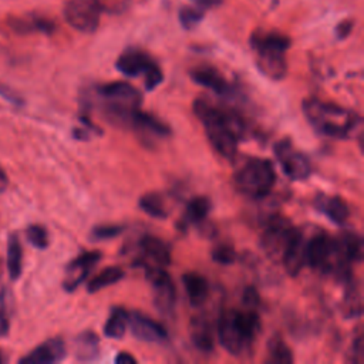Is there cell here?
<instances>
[{
  "instance_id": "cell-35",
  "label": "cell",
  "mask_w": 364,
  "mask_h": 364,
  "mask_svg": "<svg viewBox=\"0 0 364 364\" xmlns=\"http://www.w3.org/2000/svg\"><path fill=\"white\" fill-rule=\"evenodd\" d=\"M212 259L219 264H232L236 260V252L232 245L219 243L212 250Z\"/></svg>"
},
{
  "instance_id": "cell-20",
  "label": "cell",
  "mask_w": 364,
  "mask_h": 364,
  "mask_svg": "<svg viewBox=\"0 0 364 364\" xmlns=\"http://www.w3.org/2000/svg\"><path fill=\"white\" fill-rule=\"evenodd\" d=\"M314 206L316 209L326 215V218H328L333 223L336 225H344L346 220L350 216V209L347 202L337 195H324V193H318L314 199Z\"/></svg>"
},
{
  "instance_id": "cell-18",
  "label": "cell",
  "mask_w": 364,
  "mask_h": 364,
  "mask_svg": "<svg viewBox=\"0 0 364 364\" xmlns=\"http://www.w3.org/2000/svg\"><path fill=\"white\" fill-rule=\"evenodd\" d=\"M191 78L193 82L213 91L218 95L229 97L233 94L232 84L223 77L220 71L213 67H198L191 71Z\"/></svg>"
},
{
  "instance_id": "cell-43",
  "label": "cell",
  "mask_w": 364,
  "mask_h": 364,
  "mask_svg": "<svg viewBox=\"0 0 364 364\" xmlns=\"http://www.w3.org/2000/svg\"><path fill=\"white\" fill-rule=\"evenodd\" d=\"M196 6L202 7V9H206V7H212V6H216L219 3V0H193Z\"/></svg>"
},
{
  "instance_id": "cell-10",
  "label": "cell",
  "mask_w": 364,
  "mask_h": 364,
  "mask_svg": "<svg viewBox=\"0 0 364 364\" xmlns=\"http://www.w3.org/2000/svg\"><path fill=\"white\" fill-rule=\"evenodd\" d=\"M138 249V256L134 263L136 266H142L144 269H165L171 264V247L161 237L145 235L139 239Z\"/></svg>"
},
{
  "instance_id": "cell-15",
  "label": "cell",
  "mask_w": 364,
  "mask_h": 364,
  "mask_svg": "<svg viewBox=\"0 0 364 364\" xmlns=\"http://www.w3.org/2000/svg\"><path fill=\"white\" fill-rule=\"evenodd\" d=\"M128 326L132 336L141 341L159 344L168 340L166 328L141 311L128 313Z\"/></svg>"
},
{
  "instance_id": "cell-17",
  "label": "cell",
  "mask_w": 364,
  "mask_h": 364,
  "mask_svg": "<svg viewBox=\"0 0 364 364\" xmlns=\"http://www.w3.org/2000/svg\"><path fill=\"white\" fill-rule=\"evenodd\" d=\"M65 354L67 348L64 340L61 337H53L37 346L18 361L27 364H53L61 361L65 357Z\"/></svg>"
},
{
  "instance_id": "cell-33",
  "label": "cell",
  "mask_w": 364,
  "mask_h": 364,
  "mask_svg": "<svg viewBox=\"0 0 364 364\" xmlns=\"http://www.w3.org/2000/svg\"><path fill=\"white\" fill-rule=\"evenodd\" d=\"M124 225L118 223H102L95 225L90 232V240L98 242V240H109L112 237L119 236L124 232Z\"/></svg>"
},
{
  "instance_id": "cell-38",
  "label": "cell",
  "mask_w": 364,
  "mask_h": 364,
  "mask_svg": "<svg viewBox=\"0 0 364 364\" xmlns=\"http://www.w3.org/2000/svg\"><path fill=\"white\" fill-rule=\"evenodd\" d=\"M348 361H351V363H361L363 361V337H361V334H358L353 341Z\"/></svg>"
},
{
  "instance_id": "cell-8",
  "label": "cell",
  "mask_w": 364,
  "mask_h": 364,
  "mask_svg": "<svg viewBox=\"0 0 364 364\" xmlns=\"http://www.w3.org/2000/svg\"><path fill=\"white\" fill-rule=\"evenodd\" d=\"M273 152L283 172L291 181H304L310 176V159L301 151H299L290 139L283 138L277 141L273 146Z\"/></svg>"
},
{
  "instance_id": "cell-39",
  "label": "cell",
  "mask_w": 364,
  "mask_h": 364,
  "mask_svg": "<svg viewBox=\"0 0 364 364\" xmlns=\"http://www.w3.org/2000/svg\"><path fill=\"white\" fill-rule=\"evenodd\" d=\"M259 303H260V299H259L257 290H256L255 287H252V286L246 287L245 291H243V304H245L246 307H255V309H257Z\"/></svg>"
},
{
  "instance_id": "cell-27",
  "label": "cell",
  "mask_w": 364,
  "mask_h": 364,
  "mask_svg": "<svg viewBox=\"0 0 364 364\" xmlns=\"http://www.w3.org/2000/svg\"><path fill=\"white\" fill-rule=\"evenodd\" d=\"M7 272L11 280H17L23 272V247L17 233H10L7 239Z\"/></svg>"
},
{
  "instance_id": "cell-24",
  "label": "cell",
  "mask_w": 364,
  "mask_h": 364,
  "mask_svg": "<svg viewBox=\"0 0 364 364\" xmlns=\"http://www.w3.org/2000/svg\"><path fill=\"white\" fill-rule=\"evenodd\" d=\"M343 284H344V296H343V301H341L343 314L347 318H358L363 313L360 286L354 280V277L348 279Z\"/></svg>"
},
{
  "instance_id": "cell-29",
  "label": "cell",
  "mask_w": 364,
  "mask_h": 364,
  "mask_svg": "<svg viewBox=\"0 0 364 364\" xmlns=\"http://www.w3.org/2000/svg\"><path fill=\"white\" fill-rule=\"evenodd\" d=\"M125 276L124 270L119 266H109L101 270L98 274H95L87 284L88 293H95L100 291L111 284L118 283L122 277Z\"/></svg>"
},
{
  "instance_id": "cell-22",
  "label": "cell",
  "mask_w": 364,
  "mask_h": 364,
  "mask_svg": "<svg viewBox=\"0 0 364 364\" xmlns=\"http://www.w3.org/2000/svg\"><path fill=\"white\" fill-rule=\"evenodd\" d=\"M182 283L191 306L199 307L206 301L209 296V284L202 274L196 272H188L182 276Z\"/></svg>"
},
{
  "instance_id": "cell-4",
  "label": "cell",
  "mask_w": 364,
  "mask_h": 364,
  "mask_svg": "<svg viewBox=\"0 0 364 364\" xmlns=\"http://www.w3.org/2000/svg\"><path fill=\"white\" fill-rule=\"evenodd\" d=\"M250 47L255 53L259 70L270 80L279 81L287 73L286 53L290 40L279 31L259 30L250 37Z\"/></svg>"
},
{
  "instance_id": "cell-11",
  "label": "cell",
  "mask_w": 364,
  "mask_h": 364,
  "mask_svg": "<svg viewBox=\"0 0 364 364\" xmlns=\"http://www.w3.org/2000/svg\"><path fill=\"white\" fill-rule=\"evenodd\" d=\"M67 23L75 30L91 33L100 21V7L95 0H70L64 7Z\"/></svg>"
},
{
  "instance_id": "cell-34",
  "label": "cell",
  "mask_w": 364,
  "mask_h": 364,
  "mask_svg": "<svg viewBox=\"0 0 364 364\" xmlns=\"http://www.w3.org/2000/svg\"><path fill=\"white\" fill-rule=\"evenodd\" d=\"M205 9L199 7V6H192V7H183L179 11V21L181 24L186 28L191 30L193 28L202 18H203V11Z\"/></svg>"
},
{
  "instance_id": "cell-23",
  "label": "cell",
  "mask_w": 364,
  "mask_h": 364,
  "mask_svg": "<svg viewBox=\"0 0 364 364\" xmlns=\"http://www.w3.org/2000/svg\"><path fill=\"white\" fill-rule=\"evenodd\" d=\"M9 24L14 31L21 34H27V33L50 34L54 30L53 21L40 14H27L21 17H14L9 21Z\"/></svg>"
},
{
  "instance_id": "cell-42",
  "label": "cell",
  "mask_w": 364,
  "mask_h": 364,
  "mask_svg": "<svg viewBox=\"0 0 364 364\" xmlns=\"http://www.w3.org/2000/svg\"><path fill=\"white\" fill-rule=\"evenodd\" d=\"M7 185H9V176H7L6 171L0 166V193L6 191Z\"/></svg>"
},
{
  "instance_id": "cell-16",
  "label": "cell",
  "mask_w": 364,
  "mask_h": 364,
  "mask_svg": "<svg viewBox=\"0 0 364 364\" xmlns=\"http://www.w3.org/2000/svg\"><path fill=\"white\" fill-rule=\"evenodd\" d=\"M306 236L303 230L294 228L282 253V262L289 276H297L306 264Z\"/></svg>"
},
{
  "instance_id": "cell-36",
  "label": "cell",
  "mask_w": 364,
  "mask_h": 364,
  "mask_svg": "<svg viewBox=\"0 0 364 364\" xmlns=\"http://www.w3.org/2000/svg\"><path fill=\"white\" fill-rule=\"evenodd\" d=\"M7 290H0V337H6L10 330V316L7 309Z\"/></svg>"
},
{
  "instance_id": "cell-3",
  "label": "cell",
  "mask_w": 364,
  "mask_h": 364,
  "mask_svg": "<svg viewBox=\"0 0 364 364\" xmlns=\"http://www.w3.org/2000/svg\"><path fill=\"white\" fill-rule=\"evenodd\" d=\"M301 107L309 124L328 138L347 139L361 124V118L354 111L320 98H307Z\"/></svg>"
},
{
  "instance_id": "cell-40",
  "label": "cell",
  "mask_w": 364,
  "mask_h": 364,
  "mask_svg": "<svg viewBox=\"0 0 364 364\" xmlns=\"http://www.w3.org/2000/svg\"><path fill=\"white\" fill-rule=\"evenodd\" d=\"M351 28H353V23H351L350 20L341 21V23L337 26V28H336L337 37H338V38H346V37L350 34Z\"/></svg>"
},
{
  "instance_id": "cell-21",
  "label": "cell",
  "mask_w": 364,
  "mask_h": 364,
  "mask_svg": "<svg viewBox=\"0 0 364 364\" xmlns=\"http://www.w3.org/2000/svg\"><path fill=\"white\" fill-rule=\"evenodd\" d=\"M129 128L139 131L144 135H152L155 138H165L171 134V128L155 115L136 108L132 114Z\"/></svg>"
},
{
  "instance_id": "cell-13",
  "label": "cell",
  "mask_w": 364,
  "mask_h": 364,
  "mask_svg": "<svg viewBox=\"0 0 364 364\" xmlns=\"http://www.w3.org/2000/svg\"><path fill=\"white\" fill-rule=\"evenodd\" d=\"M334 242L326 232H318L306 240V264L327 273L333 259Z\"/></svg>"
},
{
  "instance_id": "cell-44",
  "label": "cell",
  "mask_w": 364,
  "mask_h": 364,
  "mask_svg": "<svg viewBox=\"0 0 364 364\" xmlns=\"http://www.w3.org/2000/svg\"><path fill=\"white\" fill-rule=\"evenodd\" d=\"M6 361H7V357H6V355L3 354V351L0 350V364H1V363H6Z\"/></svg>"
},
{
  "instance_id": "cell-14",
  "label": "cell",
  "mask_w": 364,
  "mask_h": 364,
  "mask_svg": "<svg viewBox=\"0 0 364 364\" xmlns=\"http://www.w3.org/2000/svg\"><path fill=\"white\" fill-rule=\"evenodd\" d=\"M101 253L97 250H90L74 257L65 267V274L63 279V287L65 291H74L90 274L92 267L100 262Z\"/></svg>"
},
{
  "instance_id": "cell-7",
  "label": "cell",
  "mask_w": 364,
  "mask_h": 364,
  "mask_svg": "<svg viewBox=\"0 0 364 364\" xmlns=\"http://www.w3.org/2000/svg\"><path fill=\"white\" fill-rule=\"evenodd\" d=\"M117 70L125 77L144 75L146 91L155 90L164 80L161 67L151 58V55L139 48H127L115 63Z\"/></svg>"
},
{
  "instance_id": "cell-2",
  "label": "cell",
  "mask_w": 364,
  "mask_h": 364,
  "mask_svg": "<svg viewBox=\"0 0 364 364\" xmlns=\"http://www.w3.org/2000/svg\"><path fill=\"white\" fill-rule=\"evenodd\" d=\"M262 330V320L255 307L229 309L220 313L216 326L219 344L233 357L252 354L256 337Z\"/></svg>"
},
{
  "instance_id": "cell-28",
  "label": "cell",
  "mask_w": 364,
  "mask_h": 364,
  "mask_svg": "<svg viewBox=\"0 0 364 364\" xmlns=\"http://www.w3.org/2000/svg\"><path fill=\"white\" fill-rule=\"evenodd\" d=\"M128 327V311L122 307H112L104 324V334L108 338H121Z\"/></svg>"
},
{
  "instance_id": "cell-19",
  "label": "cell",
  "mask_w": 364,
  "mask_h": 364,
  "mask_svg": "<svg viewBox=\"0 0 364 364\" xmlns=\"http://www.w3.org/2000/svg\"><path fill=\"white\" fill-rule=\"evenodd\" d=\"M189 337L192 344L203 351L209 353L215 347V331L209 318L205 314L193 316L189 321Z\"/></svg>"
},
{
  "instance_id": "cell-32",
  "label": "cell",
  "mask_w": 364,
  "mask_h": 364,
  "mask_svg": "<svg viewBox=\"0 0 364 364\" xmlns=\"http://www.w3.org/2000/svg\"><path fill=\"white\" fill-rule=\"evenodd\" d=\"M26 237L27 242L34 246L36 249H47L50 245V239H48V230L46 229V226L40 225V223H34L27 226L26 229Z\"/></svg>"
},
{
  "instance_id": "cell-6",
  "label": "cell",
  "mask_w": 364,
  "mask_h": 364,
  "mask_svg": "<svg viewBox=\"0 0 364 364\" xmlns=\"http://www.w3.org/2000/svg\"><path fill=\"white\" fill-rule=\"evenodd\" d=\"M276 182L273 164L266 158H249L235 173L237 191L252 199L267 196Z\"/></svg>"
},
{
  "instance_id": "cell-31",
  "label": "cell",
  "mask_w": 364,
  "mask_h": 364,
  "mask_svg": "<svg viewBox=\"0 0 364 364\" xmlns=\"http://www.w3.org/2000/svg\"><path fill=\"white\" fill-rule=\"evenodd\" d=\"M139 208L155 219H165L168 216V209L165 206L164 198L156 192H148L139 198Z\"/></svg>"
},
{
  "instance_id": "cell-12",
  "label": "cell",
  "mask_w": 364,
  "mask_h": 364,
  "mask_svg": "<svg viewBox=\"0 0 364 364\" xmlns=\"http://www.w3.org/2000/svg\"><path fill=\"white\" fill-rule=\"evenodd\" d=\"M296 226L283 216H273L267 220L262 233V247L272 257H280L283 249Z\"/></svg>"
},
{
  "instance_id": "cell-1",
  "label": "cell",
  "mask_w": 364,
  "mask_h": 364,
  "mask_svg": "<svg viewBox=\"0 0 364 364\" xmlns=\"http://www.w3.org/2000/svg\"><path fill=\"white\" fill-rule=\"evenodd\" d=\"M192 107L196 118L205 128L212 148L220 156L233 159L237 152V144L246 131V125L239 114L213 105L206 98H196Z\"/></svg>"
},
{
  "instance_id": "cell-30",
  "label": "cell",
  "mask_w": 364,
  "mask_h": 364,
  "mask_svg": "<svg viewBox=\"0 0 364 364\" xmlns=\"http://www.w3.org/2000/svg\"><path fill=\"white\" fill-rule=\"evenodd\" d=\"M293 353L284 340L276 334L270 337L267 343V361L277 363V364H290L293 363Z\"/></svg>"
},
{
  "instance_id": "cell-25",
  "label": "cell",
  "mask_w": 364,
  "mask_h": 364,
  "mask_svg": "<svg viewBox=\"0 0 364 364\" xmlns=\"http://www.w3.org/2000/svg\"><path fill=\"white\" fill-rule=\"evenodd\" d=\"M74 354L78 361L95 360L100 354V337L91 330L80 333L74 340Z\"/></svg>"
},
{
  "instance_id": "cell-41",
  "label": "cell",
  "mask_w": 364,
  "mask_h": 364,
  "mask_svg": "<svg viewBox=\"0 0 364 364\" xmlns=\"http://www.w3.org/2000/svg\"><path fill=\"white\" fill-rule=\"evenodd\" d=\"M115 363H118V364H127V363L134 364V363H136V358H135L134 355H131L129 353H127V351H121V353L115 357Z\"/></svg>"
},
{
  "instance_id": "cell-5",
  "label": "cell",
  "mask_w": 364,
  "mask_h": 364,
  "mask_svg": "<svg viewBox=\"0 0 364 364\" xmlns=\"http://www.w3.org/2000/svg\"><path fill=\"white\" fill-rule=\"evenodd\" d=\"M104 101V115L114 125L129 127L132 114L142 100L139 91L127 81H114L95 88Z\"/></svg>"
},
{
  "instance_id": "cell-26",
  "label": "cell",
  "mask_w": 364,
  "mask_h": 364,
  "mask_svg": "<svg viewBox=\"0 0 364 364\" xmlns=\"http://www.w3.org/2000/svg\"><path fill=\"white\" fill-rule=\"evenodd\" d=\"M210 209H212V202L209 198L206 196L192 198L186 205V209L181 219L182 222L181 226L186 228L189 225H200L202 222L206 220Z\"/></svg>"
},
{
  "instance_id": "cell-37",
  "label": "cell",
  "mask_w": 364,
  "mask_h": 364,
  "mask_svg": "<svg viewBox=\"0 0 364 364\" xmlns=\"http://www.w3.org/2000/svg\"><path fill=\"white\" fill-rule=\"evenodd\" d=\"M0 97L4 98L6 101H9L10 104H14V105H23L24 104L23 97H20L17 91H14L11 87H9L6 84H1V82H0Z\"/></svg>"
},
{
  "instance_id": "cell-9",
  "label": "cell",
  "mask_w": 364,
  "mask_h": 364,
  "mask_svg": "<svg viewBox=\"0 0 364 364\" xmlns=\"http://www.w3.org/2000/svg\"><path fill=\"white\" fill-rule=\"evenodd\" d=\"M145 276L152 286L154 304L156 310L162 314H171L176 301V289L172 279L162 267L145 269Z\"/></svg>"
}]
</instances>
